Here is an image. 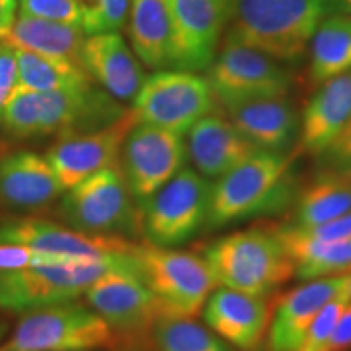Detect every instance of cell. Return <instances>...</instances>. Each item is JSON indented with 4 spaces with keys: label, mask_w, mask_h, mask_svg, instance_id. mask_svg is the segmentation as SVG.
Here are the masks:
<instances>
[{
    "label": "cell",
    "mask_w": 351,
    "mask_h": 351,
    "mask_svg": "<svg viewBox=\"0 0 351 351\" xmlns=\"http://www.w3.org/2000/svg\"><path fill=\"white\" fill-rule=\"evenodd\" d=\"M125 111L93 83L59 91H33L15 85L3 108L2 122L15 137L67 138L103 129Z\"/></svg>",
    "instance_id": "obj_1"
},
{
    "label": "cell",
    "mask_w": 351,
    "mask_h": 351,
    "mask_svg": "<svg viewBox=\"0 0 351 351\" xmlns=\"http://www.w3.org/2000/svg\"><path fill=\"white\" fill-rule=\"evenodd\" d=\"M340 0H228L225 41L289 62L306 54L320 21Z\"/></svg>",
    "instance_id": "obj_2"
},
{
    "label": "cell",
    "mask_w": 351,
    "mask_h": 351,
    "mask_svg": "<svg viewBox=\"0 0 351 351\" xmlns=\"http://www.w3.org/2000/svg\"><path fill=\"white\" fill-rule=\"evenodd\" d=\"M217 287L265 298L293 276V265L275 230L236 231L202 252Z\"/></svg>",
    "instance_id": "obj_3"
},
{
    "label": "cell",
    "mask_w": 351,
    "mask_h": 351,
    "mask_svg": "<svg viewBox=\"0 0 351 351\" xmlns=\"http://www.w3.org/2000/svg\"><path fill=\"white\" fill-rule=\"evenodd\" d=\"M109 270H129L140 275L135 249L127 256L85 258L3 271L0 274V307L10 311H33L69 302L85 293Z\"/></svg>",
    "instance_id": "obj_4"
},
{
    "label": "cell",
    "mask_w": 351,
    "mask_h": 351,
    "mask_svg": "<svg viewBox=\"0 0 351 351\" xmlns=\"http://www.w3.org/2000/svg\"><path fill=\"white\" fill-rule=\"evenodd\" d=\"M293 156L257 152L226 173L212 187L207 228H221L232 221L276 208L288 192Z\"/></svg>",
    "instance_id": "obj_5"
},
{
    "label": "cell",
    "mask_w": 351,
    "mask_h": 351,
    "mask_svg": "<svg viewBox=\"0 0 351 351\" xmlns=\"http://www.w3.org/2000/svg\"><path fill=\"white\" fill-rule=\"evenodd\" d=\"M59 215L69 228L86 234L127 239L142 232V213L117 165L69 189Z\"/></svg>",
    "instance_id": "obj_6"
},
{
    "label": "cell",
    "mask_w": 351,
    "mask_h": 351,
    "mask_svg": "<svg viewBox=\"0 0 351 351\" xmlns=\"http://www.w3.org/2000/svg\"><path fill=\"white\" fill-rule=\"evenodd\" d=\"M135 258L140 276L160 301L163 317L194 319L217 287L202 256L148 244L135 247Z\"/></svg>",
    "instance_id": "obj_7"
},
{
    "label": "cell",
    "mask_w": 351,
    "mask_h": 351,
    "mask_svg": "<svg viewBox=\"0 0 351 351\" xmlns=\"http://www.w3.org/2000/svg\"><path fill=\"white\" fill-rule=\"evenodd\" d=\"M213 184L195 169L182 168L140 204L142 232L156 247H176L207 226Z\"/></svg>",
    "instance_id": "obj_8"
},
{
    "label": "cell",
    "mask_w": 351,
    "mask_h": 351,
    "mask_svg": "<svg viewBox=\"0 0 351 351\" xmlns=\"http://www.w3.org/2000/svg\"><path fill=\"white\" fill-rule=\"evenodd\" d=\"M207 80L223 108L244 101L288 96L291 70L283 60L238 43L223 41L208 67Z\"/></svg>",
    "instance_id": "obj_9"
},
{
    "label": "cell",
    "mask_w": 351,
    "mask_h": 351,
    "mask_svg": "<svg viewBox=\"0 0 351 351\" xmlns=\"http://www.w3.org/2000/svg\"><path fill=\"white\" fill-rule=\"evenodd\" d=\"M112 327L93 311L73 302L29 311L5 351H85L109 346Z\"/></svg>",
    "instance_id": "obj_10"
},
{
    "label": "cell",
    "mask_w": 351,
    "mask_h": 351,
    "mask_svg": "<svg viewBox=\"0 0 351 351\" xmlns=\"http://www.w3.org/2000/svg\"><path fill=\"white\" fill-rule=\"evenodd\" d=\"M134 103L138 122L179 135L217 108L207 78L187 70H160L145 78Z\"/></svg>",
    "instance_id": "obj_11"
},
{
    "label": "cell",
    "mask_w": 351,
    "mask_h": 351,
    "mask_svg": "<svg viewBox=\"0 0 351 351\" xmlns=\"http://www.w3.org/2000/svg\"><path fill=\"white\" fill-rule=\"evenodd\" d=\"M121 155V171L138 204L178 174L187 158L182 135L143 122L127 134Z\"/></svg>",
    "instance_id": "obj_12"
},
{
    "label": "cell",
    "mask_w": 351,
    "mask_h": 351,
    "mask_svg": "<svg viewBox=\"0 0 351 351\" xmlns=\"http://www.w3.org/2000/svg\"><path fill=\"white\" fill-rule=\"evenodd\" d=\"M171 67L207 70L217 56L228 23V0H168Z\"/></svg>",
    "instance_id": "obj_13"
},
{
    "label": "cell",
    "mask_w": 351,
    "mask_h": 351,
    "mask_svg": "<svg viewBox=\"0 0 351 351\" xmlns=\"http://www.w3.org/2000/svg\"><path fill=\"white\" fill-rule=\"evenodd\" d=\"M138 124L134 109H127L117 121L103 129L60 138L47 150L46 161L64 191L101 169L117 165L122 143L132 127Z\"/></svg>",
    "instance_id": "obj_14"
},
{
    "label": "cell",
    "mask_w": 351,
    "mask_h": 351,
    "mask_svg": "<svg viewBox=\"0 0 351 351\" xmlns=\"http://www.w3.org/2000/svg\"><path fill=\"white\" fill-rule=\"evenodd\" d=\"M85 296L96 314L121 330H140L163 317L155 293L135 271L109 270L86 289Z\"/></svg>",
    "instance_id": "obj_15"
},
{
    "label": "cell",
    "mask_w": 351,
    "mask_h": 351,
    "mask_svg": "<svg viewBox=\"0 0 351 351\" xmlns=\"http://www.w3.org/2000/svg\"><path fill=\"white\" fill-rule=\"evenodd\" d=\"M204 319L210 330L243 351H258L269 332L271 311L265 298L219 288L205 302Z\"/></svg>",
    "instance_id": "obj_16"
},
{
    "label": "cell",
    "mask_w": 351,
    "mask_h": 351,
    "mask_svg": "<svg viewBox=\"0 0 351 351\" xmlns=\"http://www.w3.org/2000/svg\"><path fill=\"white\" fill-rule=\"evenodd\" d=\"M0 243L29 245L39 251L75 258L127 256L134 252L137 245L124 238L86 234L69 226L38 221V219L8 223V225L0 226Z\"/></svg>",
    "instance_id": "obj_17"
},
{
    "label": "cell",
    "mask_w": 351,
    "mask_h": 351,
    "mask_svg": "<svg viewBox=\"0 0 351 351\" xmlns=\"http://www.w3.org/2000/svg\"><path fill=\"white\" fill-rule=\"evenodd\" d=\"M346 275L306 282L287 293L270 319L267 351H296L317 314L337 296L345 295Z\"/></svg>",
    "instance_id": "obj_18"
},
{
    "label": "cell",
    "mask_w": 351,
    "mask_h": 351,
    "mask_svg": "<svg viewBox=\"0 0 351 351\" xmlns=\"http://www.w3.org/2000/svg\"><path fill=\"white\" fill-rule=\"evenodd\" d=\"M261 152L221 114L212 112L187 130L186 155L197 173L218 179Z\"/></svg>",
    "instance_id": "obj_19"
},
{
    "label": "cell",
    "mask_w": 351,
    "mask_h": 351,
    "mask_svg": "<svg viewBox=\"0 0 351 351\" xmlns=\"http://www.w3.org/2000/svg\"><path fill=\"white\" fill-rule=\"evenodd\" d=\"M226 119L262 152L285 153L300 134V117L288 96H274L223 108Z\"/></svg>",
    "instance_id": "obj_20"
},
{
    "label": "cell",
    "mask_w": 351,
    "mask_h": 351,
    "mask_svg": "<svg viewBox=\"0 0 351 351\" xmlns=\"http://www.w3.org/2000/svg\"><path fill=\"white\" fill-rule=\"evenodd\" d=\"M82 65L91 80L117 101H134L145 82L142 65L119 33L86 36Z\"/></svg>",
    "instance_id": "obj_21"
},
{
    "label": "cell",
    "mask_w": 351,
    "mask_h": 351,
    "mask_svg": "<svg viewBox=\"0 0 351 351\" xmlns=\"http://www.w3.org/2000/svg\"><path fill=\"white\" fill-rule=\"evenodd\" d=\"M64 192L59 179L36 153L13 152L0 156V204L13 212H36Z\"/></svg>",
    "instance_id": "obj_22"
},
{
    "label": "cell",
    "mask_w": 351,
    "mask_h": 351,
    "mask_svg": "<svg viewBox=\"0 0 351 351\" xmlns=\"http://www.w3.org/2000/svg\"><path fill=\"white\" fill-rule=\"evenodd\" d=\"M351 119V70L320 83L302 112L301 153L317 156Z\"/></svg>",
    "instance_id": "obj_23"
},
{
    "label": "cell",
    "mask_w": 351,
    "mask_h": 351,
    "mask_svg": "<svg viewBox=\"0 0 351 351\" xmlns=\"http://www.w3.org/2000/svg\"><path fill=\"white\" fill-rule=\"evenodd\" d=\"M293 265V276L302 282L351 274V239L326 243L311 238L301 228L275 230Z\"/></svg>",
    "instance_id": "obj_24"
},
{
    "label": "cell",
    "mask_w": 351,
    "mask_h": 351,
    "mask_svg": "<svg viewBox=\"0 0 351 351\" xmlns=\"http://www.w3.org/2000/svg\"><path fill=\"white\" fill-rule=\"evenodd\" d=\"M85 39L86 34L82 26L20 15L3 43L15 49L67 60L83 69L82 47Z\"/></svg>",
    "instance_id": "obj_25"
},
{
    "label": "cell",
    "mask_w": 351,
    "mask_h": 351,
    "mask_svg": "<svg viewBox=\"0 0 351 351\" xmlns=\"http://www.w3.org/2000/svg\"><path fill=\"white\" fill-rule=\"evenodd\" d=\"M130 44L148 69L171 65V15L168 0H132L129 8Z\"/></svg>",
    "instance_id": "obj_26"
},
{
    "label": "cell",
    "mask_w": 351,
    "mask_h": 351,
    "mask_svg": "<svg viewBox=\"0 0 351 351\" xmlns=\"http://www.w3.org/2000/svg\"><path fill=\"white\" fill-rule=\"evenodd\" d=\"M306 52L313 85L351 70V15L333 13L320 21Z\"/></svg>",
    "instance_id": "obj_27"
},
{
    "label": "cell",
    "mask_w": 351,
    "mask_h": 351,
    "mask_svg": "<svg viewBox=\"0 0 351 351\" xmlns=\"http://www.w3.org/2000/svg\"><path fill=\"white\" fill-rule=\"evenodd\" d=\"M351 210V179L322 171L298 197L291 225L309 228L348 213Z\"/></svg>",
    "instance_id": "obj_28"
},
{
    "label": "cell",
    "mask_w": 351,
    "mask_h": 351,
    "mask_svg": "<svg viewBox=\"0 0 351 351\" xmlns=\"http://www.w3.org/2000/svg\"><path fill=\"white\" fill-rule=\"evenodd\" d=\"M15 49V47H13ZM16 86L33 91H59L93 83L86 70L62 59L15 49Z\"/></svg>",
    "instance_id": "obj_29"
},
{
    "label": "cell",
    "mask_w": 351,
    "mask_h": 351,
    "mask_svg": "<svg viewBox=\"0 0 351 351\" xmlns=\"http://www.w3.org/2000/svg\"><path fill=\"white\" fill-rule=\"evenodd\" d=\"M153 327L160 351H232L217 333L192 319L163 317Z\"/></svg>",
    "instance_id": "obj_30"
},
{
    "label": "cell",
    "mask_w": 351,
    "mask_h": 351,
    "mask_svg": "<svg viewBox=\"0 0 351 351\" xmlns=\"http://www.w3.org/2000/svg\"><path fill=\"white\" fill-rule=\"evenodd\" d=\"M132 0H85L82 28L86 36L117 33L125 25Z\"/></svg>",
    "instance_id": "obj_31"
},
{
    "label": "cell",
    "mask_w": 351,
    "mask_h": 351,
    "mask_svg": "<svg viewBox=\"0 0 351 351\" xmlns=\"http://www.w3.org/2000/svg\"><path fill=\"white\" fill-rule=\"evenodd\" d=\"M75 261H85V258H75L69 256H60V254L54 252L39 251V249H33L29 245L0 243V274Z\"/></svg>",
    "instance_id": "obj_32"
},
{
    "label": "cell",
    "mask_w": 351,
    "mask_h": 351,
    "mask_svg": "<svg viewBox=\"0 0 351 351\" xmlns=\"http://www.w3.org/2000/svg\"><path fill=\"white\" fill-rule=\"evenodd\" d=\"M85 0H21L20 15L82 26Z\"/></svg>",
    "instance_id": "obj_33"
},
{
    "label": "cell",
    "mask_w": 351,
    "mask_h": 351,
    "mask_svg": "<svg viewBox=\"0 0 351 351\" xmlns=\"http://www.w3.org/2000/svg\"><path fill=\"white\" fill-rule=\"evenodd\" d=\"M346 304H348V300L345 295H341L332 300L327 306H324V309L307 328L304 339L296 351H324L328 339H330L333 327H335L337 320L343 313Z\"/></svg>",
    "instance_id": "obj_34"
},
{
    "label": "cell",
    "mask_w": 351,
    "mask_h": 351,
    "mask_svg": "<svg viewBox=\"0 0 351 351\" xmlns=\"http://www.w3.org/2000/svg\"><path fill=\"white\" fill-rule=\"evenodd\" d=\"M322 171L351 179V119L317 156Z\"/></svg>",
    "instance_id": "obj_35"
},
{
    "label": "cell",
    "mask_w": 351,
    "mask_h": 351,
    "mask_svg": "<svg viewBox=\"0 0 351 351\" xmlns=\"http://www.w3.org/2000/svg\"><path fill=\"white\" fill-rule=\"evenodd\" d=\"M301 230L304 231L306 234H309L311 238H315L319 241H326V243L350 241L351 239V210L348 213H345L339 218L332 219V221L322 223V225L309 226V228H301Z\"/></svg>",
    "instance_id": "obj_36"
},
{
    "label": "cell",
    "mask_w": 351,
    "mask_h": 351,
    "mask_svg": "<svg viewBox=\"0 0 351 351\" xmlns=\"http://www.w3.org/2000/svg\"><path fill=\"white\" fill-rule=\"evenodd\" d=\"M16 85V56L15 49L7 43H0V121L7 98Z\"/></svg>",
    "instance_id": "obj_37"
},
{
    "label": "cell",
    "mask_w": 351,
    "mask_h": 351,
    "mask_svg": "<svg viewBox=\"0 0 351 351\" xmlns=\"http://www.w3.org/2000/svg\"><path fill=\"white\" fill-rule=\"evenodd\" d=\"M351 348V302L345 306L333 327L330 339H328L324 351H346Z\"/></svg>",
    "instance_id": "obj_38"
},
{
    "label": "cell",
    "mask_w": 351,
    "mask_h": 351,
    "mask_svg": "<svg viewBox=\"0 0 351 351\" xmlns=\"http://www.w3.org/2000/svg\"><path fill=\"white\" fill-rule=\"evenodd\" d=\"M16 20V0H0V43L10 33Z\"/></svg>",
    "instance_id": "obj_39"
},
{
    "label": "cell",
    "mask_w": 351,
    "mask_h": 351,
    "mask_svg": "<svg viewBox=\"0 0 351 351\" xmlns=\"http://www.w3.org/2000/svg\"><path fill=\"white\" fill-rule=\"evenodd\" d=\"M345 296L348 302H351V274H346V285H345Z\"/></svg>",
    "instance_id": "obj_40"
},
{
    "label": "cell",
    "mask_w": 351,
    "mask_h": 351,
    "mask_svg": "<svg viewBox=\"0 0 351 351\" xmlns=\"http://www.w3.org/2000/svg\"><path fill=\"white\" fill-rule=\"evenodd\" d=\"M343 2H346V3H348V5L351 7V0H343Z\"/></svg>",
    "instance_id": "obj_41"
},
{
    "label": "cell",
    "mask_w": 351,
    "mask_h": 351,
    "mask_svg": "<svg viewBox=\"0 0 351 351\" xmlns=\"http://www.w3.org/2000/svg\"><path fill=\"white\" fill-rule=\"evenodd\" d=\"M0 335H2V330H0Z\"/></svg>",
    "instance_id": "obj_42"
}]
</instances>
